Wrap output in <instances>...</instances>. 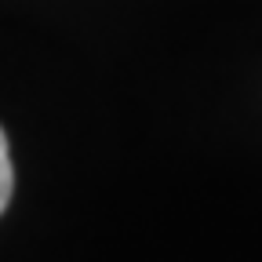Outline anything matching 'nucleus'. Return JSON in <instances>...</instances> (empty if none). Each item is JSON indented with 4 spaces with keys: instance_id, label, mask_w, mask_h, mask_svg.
<instances>
[{
    "instance_id": "nucleus-1",
    "label": "nucleus",
    "mask_w": 262,
    "mask_h": 262,
    "mask_svg": "<svg viewBox=\"0 0 262 262\" xmlns=\"http://www.w3.org/2000/svg\"><path fill=\"white\" fill-rule=\"evenodd\" d=\"M11 189H15V171H11V153H8V135L0 127V215H4L8 201H11Z\"/></svg>"
}]
</instances>
